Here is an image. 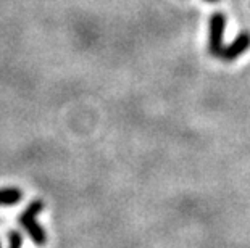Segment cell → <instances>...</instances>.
<instances>
[{"instance_id": "1", "label": "cell", "mask_w": 250, "mask_h": 248, "mask_svg": "<svg viewBox=\"0 0 250 248\" xmlns=\"http://www.w3.org/2000/svg\"><path fill=\"white\" fill-rule=\"evenodd\" d=\"M42 210H44V203H42L41 200H34L33 203H29V207L26 208L18 218L21 228L28 232L31 240H33L34 244L39 245V247H44L47 244L45 230L41 228L39 223H37V216L41 214Z\"/></svg>"}, {"instance_id": "2", "label": "cell", "mask_w": 250, "mask_h": 248, "mask_svg": "<svg viewBox=\"0 0 250 248\" xmlns=\"http://www.w3.org/2000/svg\"><path fill=\"white\" fill-rule=\"evenodd\" d=\"M226 29V17L225 13L215 12L210 17V31H208V50L213 57H220L223 49V38Z\"/></svg>"}, {"instance_id": "3", "label": "cell", "mask_w": 250, "mask_h": 248, "mask_svg": "<svg viewBox=\"0 0 250 248\" xmlns=\"http://www.w3.org/2000/svg\"><path fill=\"white\" fill-rule=\"evenodd\" d=\"M249 49H250V34L241 33L239 36L234 38V40L231 42V44L223 45V49L220 52V58L225 61H234L242 54H246Z\"/></svg>"}, {"instance_id": "4", "label": "cell", "mask_w": 250, "mask_h": 248, "mask_svg": "<svg viewBox=\"0 0 250 248\" xmlns=\"http://www.w3.org/2000/svg\"><path fill=\"white\" fill-rule=\"evenodd\" d=\"M23 198V192L17 187L0 189V205H17Z\"/></svg>"}, {"instance_id": "5", "label": "cell", "mask_w": 250, "mask_h": 248, "mask_svg": "<svg viewBox=\"0 0 250 248\" xmlns=\"http://www.w3.org/2000/svg\"><path fill=\"white\" fill-rule=\"evenodd\" d=\"M23 247V235L18 230L8 232V248H21Z\"/></svg>"}, {"instance_id": "6", "label": "cell", "mask_w": 250, "mask_h": 248, "mask_svg": "<svg viewBox=\"0 0 250 248\" xmlns=\"http://www.w3.org/2000/svg\"><path fill=\"white\" fill-rule=\"evenodd\" d=\"M205 2H210V3H215V2H218V0H205Z\"/></svg>"}, {"instance_id": "7", "label": "cell", "mask_w": 250, "mask_h": 248, "mask_svg": "<svg viewBox=\"0 0 250 248\" xmlns=\"http://www.w3.org/2000/svg\"><path fill=\"white\" fill-rule=\"evenodd\" d=\"M0 248H2V245H0Z\"/></svg>"}]
</instances>
